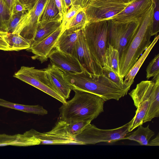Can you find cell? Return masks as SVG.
Returning <instances> with one entry per match:
<instances>
[{
	"label": "cell",
	"instance_id": "4",
	"mask_svg": "<svg viewBox=\"0 0 159 159\" xmlns=\"http://www.w3.org/2000/svg\"><path fill=\"white\" fill-rule=\"evenodd\" d=\"M110 21L89 22L82 29L89 50L102 67L105 65L104 55L109 45Z\"/></svg>",
	"mask_w": 159,
	"mask_h": 159
},
{
	"label": "cell",
	"instance_id": "16",
	"mask_svg": "<svg viewBox=\"0 0 159 159\" xmlns=\"http://www.w3.org/2000/svg\"><path fill=\"white\" fill-rule=\"evenodd\" d=\"M44 70L56 92L65 99L69 98L72 90L64 78L63 72L52 64Z\"/></svg>",
	"mask_w": 159,
	"mask_h": 159
},
{
	"label": "cell",
	"instance_id": "1",
	"mask_svg": "<svg viewBox=\"0 0 159 159\" xmlns=\"http://www.w3.org/2000/svg\"><path fill=\"white\" fill-rule=\"evenodd\" d=\"M81 72H63L64 77L72 90L89 93L102 98L105 102L111 99L119 100L127 94L131 86L120 87L104 75L95 78L83 68Z\"/></svg>",
	"mask_w": 159,
	"mask_h": 159
},
{
	"label": "cell",
	"instance_id": "26",
	"mask_svg": "<svg viewBox=\"0 0 159 159\" xmlns=\"http://www.w3.org/2000/svg\"><path fill=\"white\" fill-rule=\"evenodd\" d=\"M10 51L27 49L30 47V43L17 33H8Z\"/></svg>",
	"mask_w": 159,
	"mask_h": 159
},
{
	"label": "cell",
	"instance_id": "40",
	"mask_svg": "<svg viewBox=\"0 0 159 159\" xmlns=\"http://www.w3.org/2000/svg\"><path fill=\"white\" fill-rule=\"evenodd\" d=\"M3 1L12 13L15 0H3Z\"/></svg>",
	"mask_w": 159,
	"mask_h": 159
},
{
	"label": "cell",
	"instance_id": "14",
	"mask_svg": "<svg viewBox=\"0 0 159 159\" xmlns=\"http://www.w3.org/2000/svg\"><path fill=\"white\" fill-rule=\"evenodd\" d=\"M64 30L61 25L54 32L41 41L32 44L27 50L34 55L33 59H37L41 63L46 61L52 49L55 48L59 37Z\"/></svg>",
	"mask_w": 159,
	"mask_h": 159
},
{
	"label": "cell",
	"instance_id": "13",
	"mask_svg": "<svg viewBox=\"0 0 159 159\" xmlns=\"http://www.w3.org/2000/svg\"><path fill=\"white\" fill-rule=\"evenodd\" d=\"M153 5L152 0H134L111 19L116 23L141 21Z\"/></svg>",
	"mask_w": 159,
	"mask_h": 159
},
{
	"label": "cell",
	"instance_id": "42",
	"mask_svg": "<svg viewBox=\"0 0 159 159\" xmlns=\"http://www.w3.org/2000/svg\"><path fill=\"white\" fill-rule=\"evenodd\" d=\"M116 1L121 2L122 3H126V4H130L134 0H115Z\"/></svg>",
	"mask_w": 159,
	"mask_h": 159
},
{
	"label": "cell",
	"instance_id": "33",
	"mask_svg": "<svg viewBox=\"0 0 159 159\" xmlns=\"http://www.w3.org/2000/svg\"><path fill=\"white\" fill-rule=\"evenodd\" d=\"M146 71L148 80L159 74V54L156 55L150 62L146 68Z\"/></svg>",
	"mask_w": 159,
	"mask_h": 159
},
{
	"label": "cell",
	"instance_id": "22",
	"mask_svg": "<svg viewBox=\"0 0 159 159\" xmlns=\"http://www.w3.org/2000/svg\"><path fill=\"white\" fill-rule=\"evenodd\" d=\"M149 125L145 127L142 125H139L136 130L129 133L123 139L134 141L140 145L148 146L150 140L155 134L154 132L149 128Z\"/></svg>",
	"mask_w": 159,
	"mask_h": 159
},
{
	"label": "cell",
	"instance_id": "43",
	"mask_svg": "<svg viewBox=\"0 0 159 159\" xmlns=\"http://www.w3.org/2000/svg\"><path fill=\"white\" fill-rule=\"evenodd\" d=\"M72 1V2L73 3V2L75 0H71Z\"/></svg>",
	"mask_w": 159,
	"mask_h": 159
},
{
	"label": "cell",
	"instance_id": "38",
	"mask_svg": "<svg viewBox=\"0 0 159 159\" xmlns=\"http://www.w3.org/2000/svg\"><path fill=\"white\" fill-rule=\"evenodd\" d=\"M61 1L64 16L67 13L69 7L72 5L73 2L71 0H61Z\"/></svg>",
	"mask_w": 159,
	"mask_h": 159
},
{
	"label": "cell",
	"instance_id": "8",
	"mask_svg": "<svg viewBox=\"0 0 159 159\" xmlns=\"http://www.w3.org/2000/svg\"><path fill=\"white\" fill-rule=\"evenodd\" d=\"M129 4L115 0H90L85 8L89 22L111 19Z\"/></svg>",
	"mask_w": 159,
	"mask_h": 159
},
{
	"label": "cell",
	"instance_id": "34",
	"mask_svg": "<svg viewBox=\"0 0 159 159\" xmlns=\"http://www.w3.org/2000/svg\"><path fill=\"white\" fill-rule=\"evenodd\" d=\"M26 12H20L12 14L9 26L4 32L11 33H14L20 21Z\"/></svg>",
	"mask_w": 159,
	"mask_h": 159
},
{
	"label": "cell",
	"instance_id": "6",
	"mask_svg": "<svg viewBox=\"0 0 159 159\" xmlns=\"http://www.w3.org/2000/svg\"><path fill=\"white\" fill-rule=\"evenodd\" d=\"M159 79V74L153 77L150 81H142L138 84L129 94L137 108L135 115L130 121L128 131H132L138 126L142 125L143 121L148 110L150 96L157 80Z\"/></svg>",
	"mask_w": 159,
	"mask_h": 159
},
{
	"label": "cell",
	"instance_id": "18",
	"mask_svg": "<svg viewBox=\"0 0 159 159\" xmlns=\"http://www.w3.org/2000/svg\"><path fill=\"white\" fill-rule=\"evenodd\" d=\"M81 30H65L58 39L54 48L73 56L76 43Z\"/></svg>",
	"mask_w": 159,
	"mask_h": 159
},
{
	"label": "cell",
	"instance_id": "10",
	"mask_svg": "<svg viewBox=\"0 0 159 159\" xmlns=\"http://www.w3.org/2000/svg\"><path fill=\"white\" fill-rule=\"evenodd\" d=\"M73 56L91 76L97 78L103 75L102 67L89 50L82 29L76 42Z\"/></svg>",
	"mask_w": 159,
	"mask_h": 159
},
{
	"label": "cell",
	"instance_id": "15",
	"mask_svg": "<svg viewBox=\"0 0 159 159\" xmlns=\"http://www.w3.org/2000/svg\"><path fill=\"white\" fill-rule=\"evenodd\" d=\"M51 64L63 72H81L82 66L74 56L63 53L54 48L48 56Z\"/></svg>",
	"mask_w": 159,
	"mask_h": 159
},
{
	"label": "cell",
	"instance_id": "24",
	"mask_svg": "<svg viewBox=\"0 0 159 159\" xmlns=\"http://www.w3.org/2000/svg\"><path fill=\"white\" fill-rule=\"evenodd\" d=\"M104 58L105 65L103 67L109 68L120 76L119 73V55L118 51L109 45L106 50Z\"/></svg>",
	"mask_w": 159,
	"mask_h": 159
},
{
	"label": "cell",
	"instance_id": "11",
	"mask_svg": "<svg viewBox=\"0 0 159 159\" xmlns=\"http://www.w3.org/2000/svg\"><path fill=\"white\" fill-rule=\"evenodd\" d=\"M47 0H39L35 5L27 11L14 33L19 34L31 44L40 21Z\"/></svg>",
	"mask_w": 159,
	"mask_h": 159
},
{
	"label": "cell",
	"instance_id": "2",
	"mask_svg": "<svg viewBox=\"0 0 159 159\" xmlns=\"http://www.w3.org/2000/svg\"><path fill=\"white\" fill-rule=\"evenodd\" d=\"M73 91V98L59 108L60 119L68 124L83 120H92L104 111L105 102L101 98L87 92Z\"/></svg>",
	"mask_w": 159,
	"mask_h": 159
},
{
	"label": "cell",
	"instance_id": "27",
	"mask_svg": "<svg viewBox=\"0 0 159 159\" xmlns=\"http://www.w3.org/2000/svg\"><path fill=\"white\" fill-rule=\"evenodd\" d=\"M85 9H82L77 14L66 29L73 30L82 29L89 22Z\"/></svg>",
	"mask_w": 159,
	"mask_h": 159
},
{
	"label": "cell",
	"instance_id": "20",
	"mask_svg": "<svg viewBox=\"0 0 159 159\" xmlns=\"http://www.w3.org/2000/svg\"><path fill=\"white\" fill-rule=\"evenodd\" d=\"M61 23L60 19L39 22L31 45L41 41L51 34L61 26Z\"/></svg>",
	"mask_w": 159,
	"mask_h": 159
},
{
	"label": "cell",
	"instance_id": "21",
	"mask_svg": "<svg viewBox=\"0 0 159 159\" xmlns=\"http://www.w3.org/2000/svg\"><path fill=\"white\" fill-rule=\"evenodd\" d=\"M159 38L158 35L156 36L152 43L145 50L143 53L137 60L128 73L124 77L125 79L124 80V84L125 85L131 86L133 84L135 76L151 51L157 41Z\"/></svg>",
	"mask_w": 159,
	"mask_h": 159
},
{
	"label": "cell",
	"instance_id": "37",
	"mask_svg": "<svg viewBox=\"0 0 159 159\" xmlns=\"http://www.w3.org/2000/svg\"><path fill=\"white\" fill-rule=\"evenodd\" d=\"M27 10L25 6L18 0H15L12 14L20 12L26 11Z\"/></svg>",
	"mask_w": 159,
	"mask_h": 159
},
{
	"label": "cell",
	"instance_id": "5",
	"mask_svg": "<svg viewBox=\"0 0 159 159\" xmlns=\"http://www.w3.org/2000/svg\"><path fill=\"white\" fill-rule=\"evenodd\" d=\"M130 123V121L119 127L108 129H99L90 123L74 137L79 145L114 142L123 139L129 134L130 132L128 131V128Z\"/></svg>",
	"mask_w": 159,
	"mask_h": 159
},
{
	"label": "cell",
	"instance_id": "32",
	"mask_svg": "<svg viewBox=\"0 0 159 159\" xmlns=\"http://www.w3.org/2000/svg\"><path fill=\"white\" fill-rule=\"evenodd\" d=\"M102 71L104 75L119 87H123L127 86L124 84L123 78L119 76L109 68L102 67Z\"/></svg>",
	"mask_w": 159,
	"mask_h": 159
},
{
	"label": "cell",
	"instance_id": "19",
	"mask_svg": "<svg viewBox=\"0 0 159 159\" xmlns=\"http://www.w3.org/2000/svg\"><path fill=\"white\" fill-rule=\"evenodd\" d=\"M159 116V79H158L151 92L148 108L143 120V123L150 121Z\"/></svg>",
	"mask_w": 159,
	"mask_h": 159
},
{
	"label": "cell",
	"instance_id": "30",
	"mask_svg": "<svg viewBox=\"0 0 159 159\" xmlns=\"http://www.w3.org/2000/svg\"><path fill=\"white\" fill-rule=\"evenodd\" d=\"M153 14L151 33L152 36L156 35L159 31V0H152Z\"/></svg>",
	"mask_w": 159,
	"mask_h": 159
},
{
	"label": "cell",
	"instance_id": "41",
	"mask_svg": "<svg viewBox=\"0 0 159 159\" xmlns=\"http://www.w3.org/2000/svg\"><path fill=\"white\" fill-rule=\"evenodd\" d=\"M159 145V134L158 133L157 136L151 141H149L148 146H158Z\"/></svg>",
	"mask_w": 159,
	"mask_h": 159
},
{
	"label": "cell",
	"instance_id": "36",
	"mask_svg": "<svg viewBox=\"0 0 159 159\" xmlns=\"http://www.w3.org/2000/svg\"><path fill=\"white\" fill-rule=\"evenodd\" d=\"M29 11L35 5L39 0H18Z\"/></svg>",
	"mask_w": 159,
	"mask_h": 159
},
{
	"label": "cell",
	"instance_id": "25",
	"mask_svg": "<svg viewBox=\"0 0 159 159\" xmlns=\"http://www.w3.org/2000/svg\"><path fill=\"white\" fill-rule=\"evenodd\" d=\"M58 19L61 20L55 0H47L42 12L40 22H45Z\"/></svg>",
	"mask_w": 159,
	"mask_h": 159
},
{
	"label": "cell",
	"instance_id": "29",
	"mask_svg": "<svg viewBox=\"0 0 159 159\" xmlns=\"http://www.w3.org/2000/svg\"><path fill=\"white\" fill-rule=\"evenodd\" d=\"M83 8H85L77 3H73L64 16L62 21L61 25L64 30L66 29L74 17Z\"/></svg>",
	"mask_w": 159,
	"mask_h": 159
},
{
	"label": "cell",
	"instance_id": "35",
	"mask_svg": "<svg viewBox=\"0 0 159 159\" xmlns=\"http://www.w3.org/2000/svg\"><path fill=\"white\" fill-rule=\"evenodd\" d=\"M0 50L10 51L8 33L0 30Z\"/></svg>",
	"mask_w": 159,
	"mask_h": 159
},
{
	"label": "cell",
	"instance_id": "9",
	"mask_svg": "<svg viewBox=\"0 0 159 159\" xmlns=\"http://www.w3.org/2000/svg\"><path fill=\"white\" fill-rule=\"evenodd\" d=\"M141 21L116 23L111 19L109 44L118 51L119 57L137 31Z\"/></svg>",
	"mask_w": 159,
	"mask_h": 159
},
{
	"label": "cell",
	"instance_id": "12",
	"mask_svg": "<svg viewBox=\"0 0 159 159\" xmlns=\"http://www.w3.org/2000/svg\"><path fill=\"white\" fill-rule=\"evenodd\" d=\"M68 124L59 119L50 131L40 133L35 130L36 136L43 145H79L74 135L68 131Z\"/></svg>",
	"mask_w": 159,
	"mask_h": 159
},
{
	"label": "cell",
	"instance_id": "23",
	"mask_svg": "<svg viewBox=\"0 0 159 159\" xmlns=\"http://www.w3.org/2000/svg\"><path fill=\"white\" fill-rule=\"evenodd\" d=\"M0 106L40 115H44L48 113L46 110L39 105L31 106L16 104L0 98Z\"/></svg>",
	"mask_w": 159,
	"mask_h": 159
},
{
	"label": "cell",
	"instance_id": "17",
	"mask_svg": "<svg viewBox=\"0 0 159 159\" xmlns=\"http://www.w3.org/2000/svg\"><path fill=\"white\" fill-rule=\"evenodd\" d=\"M34 131L35 130L32 129L23 134L12 136L0 134V146L9 145L28 146L40 145L41 141L36 136Z\"/></svg>",
	"mask_w": 159,
	"mask_h": 159
},
{
	"label": "cell",
	"instance_id": "3",
	"mask_svg": "<svg viewBox=\"0 0 159 159\" xmlns=\"http://www.w3.org/2000/svg\"><path fill=\"white\" fill-rule=\"evenodd\" d=\"M153 14V5L142 20L137 31L119 57V73L123 78L151 44Z\"/></svg>",
	"mask_w": 159,
	"mask_h": 159
},
{
	"label": "cell",
	"instance_id": "39",
	"mask_svg": "<svg viewBox=\"0 0 159 159\" xmlns=\"http://www.w3.org/2000/svg\"><path fill=\"white\" fill-rule=\"evenodd\" d=\"M55 0L56 5L59 11L60 19L62 21L64 17V13L62 1L61 0Z\"/></svg>",
	"mask_w": 159,
	"mask_h": 159
},
{
	"label": "cell",
	"instance_id": "31",
	"mask_svg": "<svg viewBox=\"0 0 159 159\" xmlns=\"http://www.w3.org/2000/svg\"><path fill=\"white\" fill-rule=\"evenodd\" d=\"M92 120H85L76 121L68 125L67 129L68 132L71 135H75L80 133Z\"/></svg>",
	"mask_w": 159,
	"mask_h": 159
},
{
	"label": "cell",
	"instance_id": "28",
	"mask_svg": "<svg viewBox=\"0 0 159 159\" xmlns=\"http://www.w3.org/2000/svg\"><path fill=\"white\" fill-rule=\"evenodd\" d=\"M12 13L3 0H0V30L4 31L8 27Z\"/></svg>",
	"mask_w": 159,
	"mask_h": 159
},
{
	"label": "cell",
	"instance_id": "7",
	"mask_svg": "<svg viewBox=\"0 0 159 159\" xmlns=\"http://www.w3.org/2000/svg\"><path fill=\"white\" fill-rule=\"evenodd\" d=\"M13 77L27 83L58 100L63 104L66 100L59 95L53 88L44 69L22 66Z\"/></svg>",
	"mask_w": 159,
	"mask_h": 159
}]
</instances>
